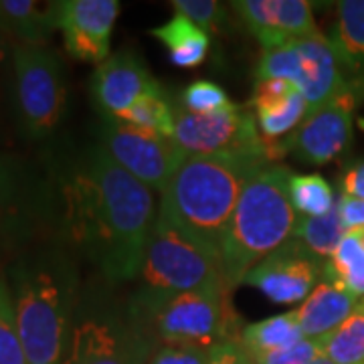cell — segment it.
Instances as JSON below:
<instances>
[{"mask_svg":"<svg viewBox=\"0 0 364 364\" xmlns=\"http://www.w3.org/2000/svg\"><path fill=\"white\" fill-rule=\"evenodd\" d=\"M116 119L144 132L174 138V104H170V100L164 95V90L140 97L126 114H122Z\"/></svg>","mask_w":364,"mask_h":364,"instance_id":"cell-25","label":"cell"},{"mask_svg":"<svg viewBox=\"0 0 364 364\" xmlns=\"http://www.w3.org/2000/svg\"><path fill=\"white\" fill-rule=\"evenodd\" d=\"M354 233H356V237H358V241H360V245L364 249V229H354Z\"/></svg>","mask_w":364,"mask_h":364,"instance_id":"cell-39","label":"cell"},{"mask_svg":"<svg viewBox=\"0 0 364 364\" xmlns=\"http://www.w3.org/2000/svg\"><path fill=\"white\" fill-rule=\"evenodd\" d=\"M140 286L130 310H144L164 299L208 286H227L221 255L193 241L156 217L140 269Z\"/></svg>","mask_w":364,"mask_h":364,"instance_id":"cell-5","label":"cell"},{"mask_svg":"<svg viewBox=\"0 0 364 364\" xmlns=\"http://www.w3.org/2000/svg\"><path fill=\"white\" fill-rule=\"evenodd\" d=\"M358 95L346 91L324 107L310 112L287 138L284 148L304 164L322 166L340 158L352 142L354 109Z\"/></svg>","mask_w":364,"mask_h":364,"instance_id":"cell-14","label":"cell"},{"mask_svg":"<svg viewBox=\"0 0 364 364\" xmlns=\"http://www.w3.org/2000/svg\"><path fill=\"white\" fill-rule=\"evenodd\" d=\"M253 116H255L261 136L269 142H279L294 130H298L304 117L308 116V104L301 97V93H296L294 97L287 100L286 104L275 105L269 109H261V112H255Z\"/></svg>","mask_w":364,"mask_h":364,"instance_id":"cell-29","label":"cell"},{"mask_svg":"<svg viewBox=\"0 0 364 364\" xmlns=\"http://www.w3.org/2000/svg\"><path fill=\"white\" fill-rule=\"evenodd\" d=\"M289 200L299 217H324L336 207L334 191L322 174H291Z\"/></svg>","mask_w":364,"mask_h":364,"instance_id":"cell-27","label":"cell"},{"mask_svg":"<svg viewBox=\"0 0 364 364\" xmlns=\"http://www.w3.org/2000/svg\"><path fill=\"white\" fill-rule=\"evenodd\" d=\"M328 272V261L316 257L299 243L289 239L286 245L259 261L245 275L243 284L255 287L273 304H304Z\"/></svg>","mask_w":364,"mask_h":364,"instance_id":"cell-13","label":"cell"},{"mask_svg":"<svg viewBox=\"0 0 364 364\" xmlns=\"http://www.w3.org/2000/svg\"><path fill=\"white\" fill-rule=\"evenodd\" d=\"M0 364H28L6 277L0 275Z\"/></svg>","mask_w":364,"mask_h":364,"instance_id":"cell-30","label":"cell"},{"mask_svg":"<svg viewBox=\"0 0 364 364\" xmlns=\"http://www.w3.org/2000/svg\"><path fill=\"white\" fill-rule=\"evenodd\" d=\"M346 233L348 231L342 223L338 205H336L324 217H299L294 239H298L316 257L330 261Z\"/></svg>","mask_w":364,"mask_h":364,"instance_id":"cell-23","label":"cell"},{"mask_svg":"<svg viewBox=\"0 0 364 364\" xmlns=\"http://www.w3.org/2000/svg\"><path fill=\"white\" fill-rule=\"evenodd\" d=\"M301 338L306 336L301 332L296 310L249 324L239 332V342L251 354V358H259L269 352L284 350L287 346H294Z\"/></svg>","mask_w":364,"mask_h":364,"instance_id":"cell-22","label":"cell"},{"mask_svg":"<svg viewBox=\"0 0 364 364\" xmlns=\"http://www.w3.org/2000/svg\"><path fill=\"white\" fill-rule=\"evenodd\" d=\"M272 160L259 152L186 156L160 198L158 217L221 255L247 182Z\"/></svg>","mask_w":364,"mask_h":364,"instance_id":"cell-3","label":"cell"},{"mask_svg":"<svg viewBox=\"0 0 364 364\" xmlns=\"http://www.w3.org/2000/svg\"><path fill=\"white\" fill-rule=\"evenodd\" d=\"M231 9L263 51L318 33L312 4L306 0H237Z\"/></svg>","mask_w":364,"mask_h":364,"instance_id":"cell-17","label":"cell"},{"mask_svg":"<svg viewBox=\"0 0 364 364\" xmlns=\"http://www.w3.org/2000/svg\"><path fill=\"white\" fill-rule=\"evenodd\" d=\"M208 364H255L239 338L223 340L208 352Z\"/></svg>","mask_w":364,"mask_h":364,"instance_id":"cell-36","label":"cell"},{"mask_svg":"<svg viewBox=\"0 0 364 364\" xmlns=\"http://www.w3.org/2000/svg\"><path fill=\"white\" fill-rule=\"evenodd\" d=\"M322 352L334 364H364V299L334 332L322 338Z\"/></svg>","mask_w":364,"mask_h":364,"instance_id":"cell-24","label":"cell"},{"mask_svg":"<svg viewBox=\"0 0 364 364\" xmlns=\"http://www.w3.org/2000/svg\"><path fill=\"white\" fill-rule=\"evenodd\" d=\"M144 59L132 49H119L95 65L90 79L91 102L100 117H119L140 97L160 91Z\"/></svg>","mask_w":364,"mask_h":364,"instance_id":"cell-15","label":"cell"},{"mask_svg":"<svg viewBox=\"0 0 364 364\" xmlns=\"http://www.w3.org/2000/svg\"><path fill=\"white\" fill-rule=\"evenodd\" d=\"M330 43L338 55L348 87L364 95V0H342L336 4V21Z\"/></svg>","mask_w":364,"mask_h":364,"instance_id":"cell-19","label":"cell"},{"mask_svg":"<svg viewBox=\"0 0 364 364\" xmlns=\"http://www.w3.org/2000/svg\"><path fill=\"white\" fill-rule=\"evenodd\" d=\"M18 334L28 364H61L81 299V272L65 245L39 243L9 265Z\"/></svg>","mask_w":364,"mask_h":364,"instance_id":"cell-2","label":"cell"},{"mask_svg":"<svg viewBox=\"0 0 364 364\" xmlns=\"http://www.w3.org/2000/svg\"><path fill=\"white\" fill-rule=\"evenodd\" d=\"M55 227L107 284L134 282L156 223L154 193L91 144L51 178Z\"/></svg>","mask_w":364,"mask_h":364,"instance_id":"cell-1","label":"cell"},{"mask_svg":"<svg viewBox=\"0 0 364 364\" xmlns=\"http://www.w3.org/2000/svg\"><path fill=\"white\" fill-rule=\"evenodd\" d=\"M13 47V41L0 35V152H6L21 136L14 105Z\"/></svg>","mask_w":364,"mask_h":364,"instance_id":"cell-26","label":"cell"},{"mask_svg":"<svg viewBox=\"0 0 364 364\" xmlns=\"http://www.w3.org/2000/svg\"><path fill=\"white\" fill-rule=\"evenodd\" d=\"M231 104L233 102L229 100L221 85L213 81H195L182 91L178 105L191 114H213Z\"/></svg>","mask_w":364,"mask_h":364,"instance_id":"cell-32","label":"cell"},{"mask_svg":"<svg viewBox=\"0 0 364 364\" xmlns=\"http://www.w3.org/2000/svg\"><path fill=\"white\" fill-rule=\"evenodd\" d=\"M336 205H338L340 217H342V223H344L346 231L364 229V200L340 195Z\"/></svg>","mask_w":364,"mask_h":364,"instance_id":"cell-37","label":"cell"},{"mask_svg":"<svg viewBox=\"0 0 364 364\" xmlns=\"http://www.w3.org/2000/svg\"><path fill=\"white\" fill-rule=\"evenodd\" d=\"M49 225H55L51 181L23 158L0 152V253L18 255Z\"/></svg>","mask_w":364,"mask_h":364,"instance_id":"cell-10","label":"cell"},{"mask_svg":"<svg viewBox=\"0 0 364 364\" xmlns=\"http://www.w3.org/2000/svg\"><path fill=\"white\" fill-rule=\"evenodd\" d=\"M340 195L364 200V162H356L340 178Z\"/></svg>","mask_w":364,"mask_h":364,"instance_id":"cell-38","label":"cell"},{"mask_svg":"<svg viewBox=\"0 0 364 364\" xmlns=\"http://www.w3.org/2000/svg\"><path fill=\"white\" fill-rule=\"evenodd\" d=\"M322 354V338H301L294 346L263 354L253 360L255 364H314Z\"/></svg>","mask_w":364,"mask_h":364,"instance_id":"cell-33","label":"cell"},{"mask_svg":"<svg viewBox=\"0 0 364 364\" xmlns=\"http://www.w3.org/2000/svg\"><path fill=\"white\" fill-rule=\"evenodd\" d=\"M360 304V298L334 282L328 272L308 299L296 310L298 322L306 338H324L334 332Z\"/></svg>","mask_w":364,"mask_h":364,"instance_id":"cell-18","label":"cell"},{"mask_svg":"<svg viewBox=\"0 0 364 364\" xmlns=\"http://www.w3.org/2000/svg\"><path fill=\"white\" fill-rule=\"evenodd\" d=\"M255 79H286L294 83L308 104V114L350 91L338 55L320 31L279 49L263 51Z\"/></svg>","mask_w":364,"mask_h":364,"instance_id":"cell-9","label":"cell"},{"mask_svg":"<svg viewBox=\"0 0 364 364\" xmlns=\"http://www.w3.org/2000/svg\"><path fill=\"white\" fill-rule=\"evenodd\" d=\"M13 75L21 136L31 142L49 140L67 109L63 59L49 45L14 43Z\"/></svg>","mask_w":364,"mask_h":364,"instance_id":"cell-7","label":"cell"},{"mask_svg":"<svg viewBox=\"0 0 364 364\" xmlns=\"http://www.w3.org/2000/svg\"><path fill=\"white\" fill-rule=\"evenodd\" d=\"M208 352L200 348L162 346L158 348L148 364H208Z\"/></svg>","mask_w":364,"mask_h":364,"instance_id":"cell-35","label":"cell"},{"mask_svg":"<svg viewBox=\"0 0 364 364\" xmlns=\"http://www.w3.org/2000/svg\"><path fill=\"white\" fill-rule=\"evenodd\" d=\"M291 170L284 164H265L247 182L221 245L225 284L233 289L243 284L259 261L286 245L299 221L289 200Z\"/></svg>","mask_w":364,"mask_h":364,"instance_id":"cell-4","label":"cell"},{"mask_svg":"<svg viewBox=\"0 0 364 364\" xmlns=\"http://www.w3.org/2000/svg\"><path fill=\"white\" fill-rule=\"evenodd\" d=\"M59 31L67 53L83 63H104L119 16L117 0H59Z\"/></svg>","mask_w":364,"mask_h":364,"instance_id":"cell-16","label":"cell"},{"mask_svg":"<svg viewBox=\"0 0 364 364\" xmlns=\"http://www.w3.org/2000/svg\"><path fill=\"white\" fill-rule=\"evenodd\" d=\"M328 275L356 298L364 299V249L354 231L344 235L328 261Z\"/></svg>","mask_w":364,"mask_h":364,"instance_id":"cell-28","label":"cell"},{"mask_svg":"<svg viewBox=\"0 0 364 364\" xmlns=\"http://www.w3.org/2000/svg\"><path fill=\"white\" fill-rule=\"evenodd\" d=\"M172 9L196 26H200L205 33H227L229 31V11L231 4H223L217 0H174Z\"/></svg>","mask_w":364,"mask_h":364,"instance_id":"cell-31","label":"cell"},{"mask_svg":"<svg viewBox=\"0 0 364 364\" xmlns=\"http://www.w3.org/2000/svg\"><path fill=\"white\" fill-rule=\"evenodd\" d=\"M59 4L37 0H0V35L21 45H47L59 31Z\"/></svg>","mask_w":364,"mask_h":364,"instance_id":"cell-20","label":"cell"},{"mask_svg":"<svg viewBox=\"0 0 364 364\" xmlns=\"http://www.w3.org/2000/svg\"><path fill=\"white\" fill-rule=\"evenodd\" d=\"M174 142L186 156L259 152L272 162L286 156L284 140L269 142L259 134L255 116L231 104L213 114H191L174 105Z\"/></svg>","mask_w":364,"mask_h":364,"instance_id":"cell-11","label":"cell"},{"mask_svg":"<svg viewBox=\"0 0 364 364\" xmlns=\"http://www.w3.org/2000/svg\"><path fill=\"white\" fill-rule=\"evenodd\" d=\"M229 287L208 286L164 299L144 310H128L150 338L164 346L210 350L233 334Z\"/></svg>","mask_w":364,"mask_h":364,"instance_id":"cell-6","label":"cell"},{"mask_svg":"<svg viewBox=\"0 0 364 364\" xmlns=\"http://www.w3.org/2000/svg\"><path fill=\"white\" fill-rule=\"evenodd\" d=\"M150 35L164 45L170 61L182 69H195L205 63L210 49V37L186 16L174 13L166 23L150 28Z\"/></svg>","mask_w":364,"mask_h":364,"instance_id":"cell-21","label":"cell"},{"mask_svg":"<svg viewBox=\"0 0 364 364\" xmlns=\"http://www.w3.org/2000/svg\"><path fill=\"white\" fill-rule=\"evenodd\" d=\"M152 338L134 320L104 298L79 299L75 322L61 364H148Z\"/></svg>","mask_w":364,"mask_h":364,"instance_id":"cell-8","label":"cell"},{"mask_svg":"<svg viewBox=\"0 0 364 364\" xmlns=\"http://www.w3.org/2000/svg\"><path fill=\"white\" fill-rule=\"evenodd\" d=\"M296 93H299L296 85L286 81V79H257L253 95H251L253 114L261 112V109H269L275 105L286 104L287 100L294 97Z\"/></svg>","mask_w":364,"mask_h":364,"instance_id":"cell-34","label":"cell"},{"mask_svg":"<svg viewBox=\"0 0 364 364\" xmlns=\"http://www.w3.org/2000/svg\"><path fill=\"white\" fill-rule=\"evenodd\" d=\"M97 140L122 168L160 195L186 158L174 138L144 132L116 117H100Z\"/></svg>","mask_w":364,"mask_h":364,"instance_id":"cell-12","label":"cell"},{"mask_svg":"<svg viewBox=\"0 0 364 364\" xmlns=\"http://www.w3.org/2000/svg\"><path fill=\"white\" fill-rule=\"evenodd\" d=\"M314 364H334V363H332L330 358H326L324 354H322V356H320V358H318V360H316V363H314Z\"/></svg>","mask_w":364,"mask_h":364,"instance_id":"cell-40","label":"cell"}]
</instances>
